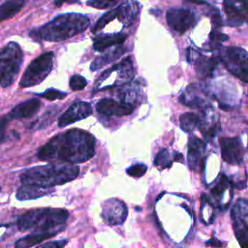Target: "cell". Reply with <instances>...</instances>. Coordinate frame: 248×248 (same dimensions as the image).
I'll list each match as a JSON object with an SVG mask.
<instances>
[{
  "label": "cell",
  "instance_id": "obj_1",
  "mask_svg": "<svg viewBox=\"0 0 248 248\" xmlns=\"http://www.w3.org/2000/svg\"><path fill=\"white\" fill-rule=\"evenodd\" d=\"M95 154V138L87 131L71 129L53 137L38 151L41 161L57 160L63 163H83Z\"/></svg>",
  "mask_w": 248,
  "mask_h": 248
},
{
  "label": "cell",
  "instance_id": "obj_2",
  "mask_svg": "<svg viewBox=\"0 0 248 248\" xmlns=\"http://www.w3.org/2000/svg\"><path fill=\"white\" fill-rule=\"evenodd\" d=\"M89 18L80 14H63L30 32V36L39 41L62 42L79 33L89 26Z\"/></svg>",
  "mask_w": 248,
  "mask_h": 248
},
{
  "label": "cell",
  "instance_id": "obj_3",
  "mask_svg": "<svg viewBox=\"0 0 248 248\" xmlns=\"http://www.w3.org/2000/svg\"><path fill=\"white\" fill-rule=\"evenodd\" d=\"M79 173V168L72 163L48 164L25 170L20 174L22 184L50 188L74 180Z\"/></svg>",
  "mask_w": 248,
  "mask_h": 248
},
{
  "label": "cell",
  "instance_id": "obj_4",
  "mask_svg": "<svg viewBox=\"0 0 248 248\" xmlns=\"http://www.w3.org/2000/svg\"><path fill=\"white\" fill-rule=\"evenodd\" d=\"M69 212L62 208H35L26 211L17 219V227L22 232H60L56 228L64 226Z\"/></svg>",
  "mask_w": 248,
  "mask_h": 248
},
{
  "label": "cell",
  "instance_id": "obj_5",
  "mask_svg": "<svg viewBox=\"0 0 248 248\" xmlns=\"http://www.w3.org/2000/svg\"><path fill=\"white\" fill-rule=\"evenodd\" d=\"M23 60V52L17 43L7 44L0 53V83L10 86L17 77Z\"/></svg>",
  "mask_w": 248,
  "mask_h": 248
},
{
  "label": "cell",
  "instance_id": "obj_6",
  "mask_svg": "<svg viewBox=\"0 0 248 248\" xmlns=\"http://www.w3.org/2000/svg\"><path fill=\"white\" fill-rule=\"evenodd\" d=\"M53 58L54 54L51 51L45 52L35 58L23 73L19 86L31 87L44 81L52 70Z\"/></svg>",
  "mask_w": 248,
  "mask_h": 248
},
{
  "label": "cell",
  "instance_id": "obj_7",
  "mask_svg": "<svg viewBox=\"0 0 248 248\" xmlns=\"http://www.w3.org/2000/svg\"><path fill=\"white\" fill-rule=\"evenodd\" d=\"M220 60L232 75L248 82V52L245 49L239 46L225 47L220 53Z\"/></svg>",
  "mask_w": 248,
  "mask_h": 248
},
{
  "label": "cell",
  "instance_id": "obj_8",
  "mask_svg": "<svg viewBox=\"0 0 248 248\" xmlns=\"http://www.w3.org/2000/svg\"><path fill=\"white\" fill-rule=\"evenodd\" d=\"M232 229L239 245L248 248V201L238 199L231 211Z\"/></svg>",
  "mask_w": 248,
  "mask_h": 248
},
{
  "label": "cell",
  "instance_id": "obj_9",
  "mask_svg": "<svg viewBox=\"0 0 248 248\" xmlns=\"http://www.w3.org/2000/svg\"><path fill=\"white\" fill-rule=\"evenodd\" d=\"M113 74L116 75L113 87L117 86V85L125 84V83L131 81L133 79L134 76H135L133 61H132L131 57L128 56V57L124 58L123 60H121L116 65H114L111 68H109V69L106 70L105 72H103V74L100 75V77L98 78V79L95 82V90H99L101 85L106 80L110 78V77Z\"/></svg>",
  "mask_w": 248,
  "mask_h": 248
},
{
  "label": "cell",
  "instance_id": "obj_10",
  "mask_svg": "<svg viewBox=\"0 0 248 248\" xmlns=\"http://www.w3.org/2000/svg\"><path fill=\"white\" fill-rule=\"evenodd\" d=\"M166 19L169 26L179 34H184L197 22L195 14L188 9L182 8L169 9L166 13Z\"/></svg>",
  "mask_w": 248,
  "mask_h": 248
},
{
  "label": "cell",
  "instance_id": "obj_11",
  "mask_svg": "<svg viewBox=\"0 0 248 248\" xmlns=\"http://www.w3.org/2000/svg\"><path fill=\"white\" fill-rule=\"evenodd\" d=\"M127 214V205L124 202L118 199H108L102 204L101 217L110 226L123 224L126 220Z\"/></svg>",
  "mask_w": 248,
  "mask_h": 248
},
{
  "label": "cell",
  "instance_id": "obj_12",
  "mask_svg": "<svg viewBox=\"0 0 248 248\" xmlns=\"http://www.w3.org/2000/svg\"><path fill=\"white\" fill-rule=\"evenodd\" d=\"M219 143L221 155L225 162L232 165L242 163L244 149L239 138H221Z\"/></svg>",
  "mask_w": 248,
  "mask_h": 248
},
{
  "label": "cell",
  "instance_id": "obj_13",
  "mask_svg": "<svg viewBox=\"0 0 248 248\" xmlns=\"http://www.w3.org/2000/svg\"><path fill=\"white\" fill-rule=\"evenodd\" d=\"M135 106L123 101L117 102L113 99L104 98L96 104V110L107 116H126L134 111Z\"/></svg>",
  "mask_w": 248,
  "mask_h": 248
},
{
  "label": "cell",
  "instance_id": "obj_14",
  "mask_svg": "<svg viewBox=\"0 0 248 248\" xmlns=\"http://www.w3.org/2000/svg\"><path fill=\"white\" fill-rule=\"evenodd\" d=\"M92 114V108L89 103L86 102H76L71 105L67 110L62 113L58 119V127H66L81 119L87 118Z\"/></svg>",
  "mask_w": 248,
  "mask_h": 248
},
{
  "label": "cell",
  "instance_id": "obj_15",
  "mask_svg": "<svg viewBox=\"0 0 248 248\" xmlns=\"http://www.w3.org/2000/svg\"><path fill=\"white\" fill-rule=\"evenodd\" d=\"M205 152V143L201 139L192 136L188 140L187 161L189 168L193 170H199L203 166Z\"/></svg>",
  "mask_w": 248,
  "mask_h": 248
},
{
  "label": "cell",
  "instance_id": "obj_16",
  "mask_svg": "<svg viewBox=\"0 0 248 248\" xmlns=\"http://www.w3.org/2000/svg\"><path fill=\"white\" fill-rule=\"evenodd\" d=\"M41 101L39 99L33 98L22 102L12 108V110L7 114L9 119H22L28 118L35 115L41 108Z\"/></svg>",
  "mask_w": 248,
  "mask_h": 248
},
{
  "label": "cell",
  "instance_id": "obj_17",
  "mask_svg": "<svg viewBox=\"0 0 248 248\" xmlns=\"http://www.w3.org/2000/svg\"><path fill=\"white\" fill-rule=\"evenodd\" d=\"M117 18L123 23L124 26H130L138 17L140 6L137 1H130L117 7Z\"/></svg>",
  "mask_w": 248,
  "mask_h": 248
},
{
  "label": "cell",
  "instance_id": "obj_18",
  "mask_svg": "<svg viewBox=\"0 0 248 248\" xmlns=\"http://www.w3.org/2000/svg\"><path fill=\"white\" fill-rule=\"evenodd\" d=\"M127 36L123 33H116V34H109L99 36L94 39L93 42V48L96 51H104L105 49L112 46L121 45L125 42Z\"/></svg>",
  "mask_w": 248,
  "mask_h": 248
},
{
  "label": "cell",
  "instance_id": "obj_19",
  "mask_svg": "<svg viewBox=\"0 0 248 248\" xmlns=\"http://www.w3.org/2000/svg\"><path fill=\"white\" fill-rule=\"evenodd\" d=\"M194 64L196 71L201 78H208L212 75L217 65V60L212 57H206L202 54H198L194 59Z\"/></svg>",
  "mask_w": 248,
  "mask_h": 248
},
{
  "label": "cell",
  "instance_id": "obj_20",
  "mask_svg": "<svg viewBox=\"0 0 248 248\" xmlns=\"http://www.w3.org/2000/svg\"><path fill=\"white\" fill-rule=\"evenodd\" d=\"M58 232H35L24 237L19 238L16 243L15 246L16 248H27L35 245H39L46 239L51 238L52 236L56 235Z\"/></svg>",
  "mask_w": 248,
  "mask_h": 248
},
{
  "label": "cell",
  "instance_id": "obj_21",
  "mask_svg": "<svg viewBox=\"0 0 248 248\" xmlns=\"http://www.w3.org/2000/svg\"><path fill=\"white\" fill-rule=\"evenodd\" d=\"M50 191L48 188H43L35 185H26L22 184L21 187L17 189L16 192V199L19 201H28L34 200L40 197H43L48 194Z\"/></svg>",
  "mask_w": 248,
  "mask_h": 248
},
{
  "label": "cell",
  "instance_id": "obj_22",
  "mask_svg": "<svg viewBox=\"0 0 248 248\" xmlns=\"http://www.w3.org/2000/svg\"><path fill=\"white\" fill-rule=\"evenodd\" d=\"M126 51V48L122 46H119L115 48H113L112 50L106 52L105 54L97 57L91 64L90 66V70L91 71H97L101 68H103L104 66H106L107 64L115 61L117 58H119L124 52Z\"/></svg>",
  "mask_w": 248,
  "mask_h": 248
},
{
  "label": "cell",
  "instance_id": "obj_23",
  "mask_svg": "<svg viewBox=\"0 0 248 248\" xmlns=\"http://www.w3.org/2000/svg\"><path fill=\"white\" fill-rule=\"evenodd\" d=\"M182 161L183 157L181 153L174 152V155H171V153L167 149L163 148L161 149L154 159V166L158 167L159 169H168L170 168L173 161Z\"/></svg>",
  "mask_w": 248,
  "mask_h": 248
},
{
  "label": "cell",
  "instance_id": "obj_24",
  "mask_svg": "<svg viewBox=\"0 0 248 248\" xmlns=\"http://www.w3.org/2000/svg\"><path fill=\"white\" fill-rule=\"evenodd\" d=\"M232 184L231 183V181L229 180V178H228L226 175L222 174V175L219 177L217 183H216V184L214 185V187L211 189L212 197L214 198L215 202H217V204H218V206H219L220 208H223V204H222L223 202H222V201H223V198H224V196H225V193H226L227 191L232 190Z\"/></svg>",
  "mask_w": 248,
  "mask_h": 248
},
{
  "label": "cell",
  "instance_id": "obj_25",
  "mask_svg": "<svg viewBox=\"0 0 248 248\" xmlns=\"http://www.w3.org/2000/svg\"><path fill=\"white\" fill-rule=\"evenodd\" d=\"M179 100L182 104L188 107L200 108L206 107V102L196 93V88L193 86H189L180 96Z\"/></svg>",
  "mask_w": 248,
  "mask_h": 248
},
{
  "label": "cell",
  "instance_id": "obj_26",
  "mask_svg": "<svg viewBox=\"0 0 248 248\" xmlns=\"http://www.w3.org/2000/svg\"><path fill=\"white\" fill-rule=\"evenodd\" d=\"M24 5V0H7L1 5L0 18L5 20L17 14Z\"/></svg>",
  "mask_w": 248,
  "mask_h": 248
},
{
  "label": "cell",
  "instance_id": "obj_27",
  "mask_svg": "<svg viewBox=\"0 0 248 248\" xmlns=\"http://www.w3.org/2000/svg\"><path fill=\"white\" fill-rule=\"evenodd\" d=\"M224 9H225L226 15L228 16L229 24L232 26H236V25L242 24L243 20L246 18L245 14H243V12L241 10L236 8V6H234L233 4L228 3L227 0L225 1Z\"/></svg>",
  "mask_w": 248,
  "mask_h": 248
},
{
  "label": "cell",
  "instance_id": "obj_28",
  "mask_svg": "<svg viewBox=\"0 0 248 248\" xmlns=\"http://www.w3.org/2000/svg\"><path fill=\"white\" fill-rule=\"evenodd\" d=\"M201 123V117L194 112H185L179 117L180 128L187 133L193 132Z\"/></svg>",
  "mask_w": 248,
  "mask_h": 248
},
{
  "label": "cell",
  "instance_id": "obj_29",
  "mask_svg": "<svg viewBox=\"0 0 248 248\" xmlns=\"http://www.w3.org/2000/svg\"><path fill=\"white\" fill-rule=\"evenodd\" d=\"M117 14H118V9L117 7L115 9H112L107 13H105L95 23V25L92 27L91 31L92 33L96 34L97 32L101 31L108 22L112 21L115 17H117Z\"/></svg>",
  "mask_w": 248,
  "mask_h": 248
},
{
  "label": "cell",
  "instance_id": "obj_30",
  "mask_svg": "<svg viewBox=\"0 0 248 248\" xmlns=\"http://www.w3.org/2000/svg\"><path fill=\"white\" fill-rule=\"evenodd\" d=\"M121 0H87V5L96 9L105 10L118 4Z\"/></svg>",
  "mask_w": 248,
  "mask_h": 248
},
{
  "label": "cell",
  "instance_id": "obj_31",
  "mask_svg": "<svg viewBox=\"0 0 248 248\" xmlns=\"http://www.w3.org/2000/svg\"><path fill=\"white\" fill-rule=\"evenodd\" d=\"M42 98L47 99L49 101H55V100H62L67 96L66 92H62L60 90L54 89V88H48L45 92L41 93L39 95Z\"/></svg>",
  "mask_w": 248,
  "mask_h": 248
},
{
  "label": "cell",
  "instance_id": "obj_32",
  "mask_svg": "<svg viewBox=\"0 0 248 248\" xmlns=\"http://www.w3.org/2000/svg\"><path fill=\"white\" fill-rule=\"evenodd\" d=\"M69 85L73 91H79L87 85V80L80 75H74L70 78Z\"/></svg>",
  "mask_w": 248,
  "mask_h": 248
},
{
  "label": "cell",
  "instance_id": "obj_33",
  "mask_svg": "<svg viewBox=\"0 0 248 248\" xmlns=\"http://www.w3.org/2000/svg\"><path fill=\"white\" fill-rule=\"evenodd\" d=\"M147 170V166L144 165V164H141V163H138V164H135L133 166H131L130 168H128L126 170V172L127 174H129L130 176L132 177H141L142 175L145 174Z\"/></svg>",
  "mask_w": 248,
  "mask_h": 248
},
{
  "label": "cell",
  "instance_id": "obj_34",
  "mask_svg": "<svg viewBox=\"0 0 248 248\" xmlns=\"http://www.w3.org/2000/svg\"><path fill=\"white\" fill-rule=\"evenodd\" d=\"M209 39H210L211 43L216 46V45H219L221 42L228 40V36L225 34H222L220 32H217L215 30H212L209 35Z\"/></svg>",
  "mask_w": 248,
  "mask_h": 248
},
{
  "label": "cell",
  "instance_id": "obj_35",
  "mask_svg": "<svg viewBox=\"0 0 248 248\" xmlns=\"http://www.w3.org/2000/svg\"><path fill=\"white\" fill-rule=\"evenodd\" d=\"M68 243L67 239H63V240H56V241H52V242H47L45 244H42V247H57V248H62L64 247L66 244Z\"/></svg>",
  "mask_w": 248,
  "mask_h": 248
},
{
  "label": "cell",
  "instance_id": "obj_36",
  "mask_svg": "<svg viewBox=\"0 0 248 248\" xmlns=\"http://www.w3.org/2000/svg\"><path fill=\"white\" fill-rule=\"evenodd\" d=\"M65 1H68V2H70V3H76V2H78V0H56L55 2H54V4H55V6H57V7H59L63 2H65Z\"/></svg>",
  "mask_w": 248,
  "mask_h": 248
}]
</instances>
